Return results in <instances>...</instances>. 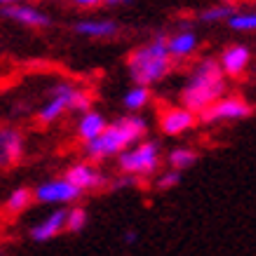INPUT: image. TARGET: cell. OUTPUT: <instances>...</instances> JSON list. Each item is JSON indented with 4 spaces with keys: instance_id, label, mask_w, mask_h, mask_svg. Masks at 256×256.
<instances>
[{
    "instance_id": "1",
    "label": "cell",
    "mask_w": 256,
    "mask_h": 256,
    "mask_svg": "<svg viewBox=\"0 0 256 256\" xmlns=\"http://www.w3.org/2000/svg\"><path fill=\"white\" fill-rule=\"evenodd\" d=\"M224 90H226V82H224V73L218 68V64L202 62L198 66V70L193 73L188 87L184 90V94H181V101H184L188 113L207 110L216 101H221Z\"/></svg>"
},
{
    "instance_id": "2",
    "label": "cell",
    "mask_w": 256,
    "mask_h": 256,
    "mask_svg": "<svg viewBox=\"0 0 256 256\" xmlns=\"http://www.w3.org/2000/svg\"><path fill=\"white\" fill-rule=\"evenodd\" d=\"M130 70H132L134 82H139V87L160 82L172 70V56L167 52V36H158L150 45L132 52Z\"/></svg>"
},
{
    "instance_id": "3",
    "label": "cell",
    "mask_w": 256,
    "mask_h": 256,
    "mask_svg": "<svg viewBox=\"0 0 256 256\" xmlns=\"http://www.w3.org/2000/svg\"><path fill=\"white\" fill-rule=\"evenodd\" d=\"M146 134V122L141 118H124L118 124H110L104 130L99 139H94L87 144V156L92 160H104L108 156L122 153L124 148L141 139Z\"/></svg>"
},
{
    "instance_id": "4",
    "label": "cell",
    "mask_w": 256,
    "mask_h": 256,
    "mask_svg": "<svg viewBox=\"0 0 256 256\" xmlns=\"http://www.w3.org/2000/svg\"><path fill=\"white\" fill-rule=\"evenodd\" d=\"M120 167L127 174H150L158 170V146L156 144H141L132 153H122L120 158Z\"/></svg>"
},
{
    "instance_id": "5",
    "label": "cell",
    "mask_w": 256,
    "mask_h": 256,
    "mask_svg": "<svg viewBox=\"0 0 256 256\" xmlns=\"http://www.w3.org/2000/svg\"><path fill=\"white\" fill-rule=\"evenodd\" d=\"M254 113V108L247 101L242 99H224L216 101L214 106L207 110H202V120L204 122H216V120H240V118H249Z\"/></svg>"
},
{
    "instance_id": "6",
    "label": "cell",
    "mask_w": 256,
    "mask_h": 256,
    "mask_svg": "<svg viewBox=\"0 0 256 256\" xmlns=\"http://www.w3.org/2000/svg\"><path fill=\"white\" fill-rule=\"evenodd\" d=\"M82 190H78L76 186H70L66 178L62 181H47L36 190V200L38 202H73L78 200Z\"/></svg>"
},
{
    "instance_id": "7",
    "label": "cell",
    "mask_w": 256,
    "mask_h": 256,
    "mask_svg": "<svg viewBox=\"0 0 256 256\" xmlns=\"http://www.w3.org/2000/svg\"><path fill=\"white\" fill-rule=\"evenodd\" d=\"M73 94H76V90H73L70 85H56L54 90H52V99H50V104L40 110V116H38L40 122L50 124V122H54V120H59V116L70 106Z\"/></svg>"
},
{
    "instance_id": "8",
    "label": "cell",
    "mask_w": 256,
    "mask_h": 256,
    "mask_svg": "<svg viewBox=\"0 0 256 256\" xmlns=\"http://www.w3.org/2000/svg\"><path fill=\"white\" fill-rule=\"evenodd\" d=\"M249 59H252V52H249L244 45H238V47H230L226 50L224 56H221V73L224 76H230V78H238L244 73V68L249 66Z\"/></svg>"
},
{
    "instance_id": "9",
    "label": "cell",
    "mask_w": 256,
    "mask_h": 256,
    "mask_svg": "<svg viewBox=\"0 0 256 256\" xmlns=\"http://www.w3.org/2000/svg\"><path fill=\"white\" fill-rule=\"evenodd\" d=\"M24 144L19 132L14 130H0V167L5 164H16L22 160Z\"/></svg>"
},
{
    "instance_id": "10",
    "label": "cell",
    "mask_w": 256,
    "mask_h": 256,
    "mask_svg": "<svg viewBox=\"0 0 256 256\" xmlns=\"http://www.w3.org/2000/svg\"><path fill=\"white\" fill-rule=\"evenodd\" d=\"M0 12L24 26H50V16L38 12L36 8H22V5H2Z\"/></svg>"
},
{
    "instance_id": "11",
    "label": "cell",
    "mask_w": 256,
    "mask_h": 256,
    "mask_svg": "<svg viewBox=\"0 0 256 256\" xmlns=\"http://www.w3.org/2000/svg\"><path fill=\"white\" fill-rule=\"evenodd\" d=\"M66 181L70 186H76L78 190H87V188H96L101 184V174L96 170H92L90 164H76L70 167L66 174Z\"/></svg>"
},
{
    "instance_id": "12",
    "label": "cell",
    "mask_w": 256,
    "mask_h": 256,
    "mask_svg": "<svg viewBox=\"0 0 256 256\" xmlns=\"http://www.w3.org/2000/svg\"><path fill=\"white\" fill-rule=\"evenodd\" d=\"M193 113H188L186 108H174V110H167L162 118V130L164 134H172V136H176V134H184L186 130L193 127Z\"/></svg>"
},
{
    "instance_id": "13",
    "label": "cell",
    "mask_w": 256,
    "mask_h": 256,
    "mask_svg": "<svg viewBox=\"0 0 256 256\" xmlns=\"http://www.w3.org/2000/svg\"><path fill=\"white\" fill-rule=\"evenodd\" d=\"M64 224H66V212H54L50 218H45L40 226H36L33 228V240L36 242H47L52 240V238H56V235L64 230Z\"/></svg>"
},
{
    "instance_id": "14",
    "label": "cell",
    "mask_w": 256,
    "mask_h": 256,
    "mask_svg": "<svg viewBox=\"0 0 256 256\" xmlns=\"http://www.w3.org/2000/svg\"><path fill=\"white\" fill-rule=\"evenodd\" d=\"M120 26L116 22H80L76 24V33L87 38H113L118 36Z\"/></svg>"
},
{
    "instance_id": "15",
    "label": "cell",
    "mask_w": 256,
    "mask_h": 256,
    "mask_svg": "<svg viewBox=\"0 0 256 256\" xmlns=\"http://www.w3.org/2000/svg\"><path fill=\"white\" fill-rule=\"evenodd\" d=\"M195 47H198V38L190 31H184V33H178V36H174V38H167V52H170V56H188L195 52Z\"/></svg>"
},
{
    "instance_id": "16",
    "label": "cell",
    "mask_w": 256,
    "mask_h": 256,
    "mask_svg": "<svg viewBox=\"0 0 256 256\" xmlns=\"http://www.w3.org/2000/svg\"><path fill=\"white\" fill-rule=\"evenodd\" d=\"M106 127H108V124H106V120H104L99 113H85V118L80 120L78 132H80V136H82V139L90 144V141L99 139Z\"/></svg>"
},
{
    "instance_id": "17",
    "label": "cell",
    "mask_w": 256,
    "mask_h": 256,
    "mask_svg": "<svg viewBox=\"0 0 256 256\" xmlns=\"http://www.w3.org/2000/svg\"><path fill=\"white\" fill-rule=\"evenodd\" d=\"M195 160H198V156H195L190 148H176V150H172L170 153V162H172V167H174V172L193 167Z\"/></svg>"
},
{
    "instance_id": "18",
    "label": "cell",
    "mask_w": 256,
    "mask_h": 256,
    "mask_svg": "<svg viewBox=\"0 0 256 256\" xmlns=\"http://www.w3.org/2000/svg\"><path fill=\"white\" fill-rule=\"evenodd\" d=\"M87 226V212L85 210H70L66 212V224H64V228L68 230V233H82Z\"/></svg>"
},
{
    "instance_id": "19",
    "label": "cell",
    "mask_w": 256,
    "mask_h": 256,
    "mask_svg": "<svg viewBox=\"0 0 256 256\" xmlns=\"http://www.w3.org/2000/svg\"><path fill=\"white\" fill-rule=\"evenodd\" d=\"M148 99H150L148 87H134L132 92H127V96H124V106L130 110H139L148 104Z\"/></svg>"
},
{
    "instance_id": "20",
    "label": "cell",
    "mask_w": 256,
    "mask_h": 256,
    "mask_svg": "<svg viewBox=\"0 0 256 256\" xmlns=\"http://www.w3.org/2000/svg\"><path fill=\"white\" fill-rule=\"evenodd\" d=\"M28 204H31V193H28L26 188H16L14 193L10 195L8 210L12 212V214H19V212H24Z\"/></svg>"
},
{
    "instance_id": "21",
    "label": "cell",
    "mask_w": 256,
    "mask_h": 256,
    "mask_svg": "<svg viewBox=\"0 0 256 256\" xmlns=\"http://www.w3.org/2000/svg\"><path fill=\"white\" fill-rule=\"evenodd\" d=\"M233 31H254L256 28V16L254 14H235L228 19Z\"/></svg>"
},
{
    "instance_id": "22",
    "label": "cell",
    "mask_w": 256,
    "mask_h": 256,
    "mask_svg": "<svg viewBox=\"0 0 256 256\" xmlns=\"http://www.w3.org/2000/svg\"><path fill=\"white\" fill-rule=\"evenodd\" d=\"M230 14H233V8L224 5V8L204 10V12L200 14V19L202 22H224V19H230Z\"/></svg>"
},
{
    "instance_id": "23",
    "label": "cell",
    "mask_w": 256,
    "mask_h": 256,
    "mask_svg": "<svg viewBox=\"0 0 256 256\" xmlns=\"http://www.w3.org/2000/svg\"><path fill=\"white\" fill-rule=\"evenodd\" d=\"M90 106H92V96H90L87 92H78V90H76V94H73V99H70V106H68V108L82 110V113H90Z\"/></svg>"
},
{
    "instance_id": "24",
    "label": "cell",
    "mask_w": 256,
    "mask_h": 256,
    "mask_svg": "<svg viewBox=\"0 0 256 256\" xmlns=\"http://www.w3.org/2000/svg\"><path fill=\"white\" fill-rule=\"evenodd\" d=\"M178 181H181V176H178V172H167L160 181H158V188H162V190H170V188L178 186Z\"/></svg>"
},
{
    "instance_id": "25",
    "label": "cell",
    "mask_w": 256,
    "mask_h": 256,
    "mask_svg": "<svg viewBox=\"0 0 256 256\" xmlns=\"http://www.w3.org/2000/svg\"><path fill=\"white\" fill-rule=\"evenodd\" d=\"M132 184H134V178H120V181L113 184V188H127V186H132Z\"/></svg>"
},
{
    "instance_id": "26",
    "label": "cell",
    "mask_w": 256,
    "mask_h": 256,
    "mask_svg": "<svg viewBox=\"0 0 256 256\" xmlns=\"http://www.w3.org/2000/svg\"><path fill=\"white\" fill-rule=\"evenodd\" d=\"M124 242H127V244H134V242H136V235H134V233H127Z\"/></svg>"
}]
</instances>
